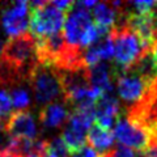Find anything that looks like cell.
<instances>
[{"label": "cell", "instance_id": "obj_17", "mask_svg": "<svg viewBox=\"0 0 157 157\" xmlns=\"http://www.w3.org/2000/svg\"><path fill=\"white\" fill-rule=\"evenodd\" d=\"M47 147L48 151L52 152L56 157H71L70 151H68L67 145L64 144V141L60 136L54 137L51 140H47Z\"/></svg>", "mask_w": 157, "mask_h": 157}, {"label": "cell", "instance_id": "obj_16", "mask_svg": "<svg viewBox=\"0 0 157 157\" xmlns=\"http://www.w3.org/2000/svg\"><path fill=\"white\" fill-rule=\"evenodd\" d=\"M12 114V101L9 93L0 88V130L4 128L7 119Z\"/></svg>", "mask_w": 157, "mask_h": 157}, {"label": "cell", "instance_id": "obj_6", "mask_svg": "<svg viewBox=\"0 0 157 157\" xmlns=\"http://www.w3.org/2000/svg\"><path fill=\"white\" fill-rule=\"evenodd\" d=\"M114 137L122 147L136 151H145L151 145V135L143 126L130 119L126 111L118 118L113 130Z\"/></svg>", "mask_w": 157, "mask_h": 157}, {"label": "cell", "instance_id": "obj_2", "mask_svg": "<svg viewBox=\"0 0 157 157\" xmlns=\"http://www.w3.org/2000/svg\"><path fill=\"white\" fill-rule=\"evenodd\" d=\"M110 38L114 45V64L121 71L134 66L147 51H149L137 34L126 25L115 26L110 32Z\"/></svg>", "mask_w": 157, "mask_h": 157}, {"label": "cell", "instance_id": "obj_11", "mask_svg": "<svg viewBox=\"0 0 157 157\" xmlns=\"http://www.w3.org/2000/svg\"><path fill=\"white\" fill-rule=\"evenodd\" d=\"M96 123L111 130L114 127L118 118L122 115V107L115 96L102 94L96 102Z\"/></svg>", "mask_w": 157, "mask_h": 157}, {"label": "cell", "instance_id": "obj_14", "mask_svg": "<svg viewBox=\"0 0 157 157\" xmlns=\"http://www.w3.org/2000/svg\"><path fill=\"white\" fill-rule=\"evenodd\" d=\"M68 118H70V111L64 105L59 102L43 106L39 111V122L43 127H47V128H56V127L66 124Z\"/></svg>", "mask_w": 157, "mask_h": 157}, {"label": "cell", "instance_id": "obj_1", "mask_svg": "<svg viewBox=\"0 0 157 157\" xmlns=\"http://www.w3.org/2000/svg\"><path fill=\"white\" fill-rule=\"evenodd\" d=\"M2 59L13 67L25 78L26 82H29V77L38 64L36 39L32 37L30 33L9 38L4 47Z\"/></svg>", "mask_w": 157, "mask_h": 157}, {"label": "cell", "instance_id": "obj_4", "mask_svg": "<svg viewBox=\"0 0 157 157\" xmlns=\"http://www.w3.org/2000/svg\"><path fill=\"white\" fill-rule=\"evenodd\" d=\"M66 21V12L59 11L51 3L37 9H30L29 16V32L34 39L47 38L62 33Z\"/></svg>", "mask_w": 157, "mask_h": 157}, {"label": "cell", "instance_id": "obj_13", "mask_svg": "<svg viewBox=\"0 0 157 157\" xmlns=\"http://www.w3.org/2000/svg\"><path fill=\"white\" fill-rule=\"evenodd\" d=\"M89 145L94 151H97L101 156L107 155L110 151H113V145H114V134L109 128L100 126L98 123H93V126L88 131L86 136Z\"/></svg>", "mask_w": 157, "mask_h": 157}, {"label": "cell", "instance_id": "obj_10", "mask_svg": "<svg viewBox=\"0 0 157 157\" xmlns=\"http://www.w3.org/2000/svg\"><path fill=\"white\" fill-rule=\"evenodd\" d=\"M121 70H118L114 63L101 62L98 64L88 68V77L93 88H97L102 92V94H111L114 92L113 81H115L117 75Z\"/></svg>", "mask_w": 157, "mask_h": 157}, {"label": "cell", "instance_id": "obj_5", "mask_svg": "<svg viewBox=\"0 0 157 157\" xmlns=\"http://www.w3.org/2000/svg\"><path fill=\"white\" fill-rule=\"evenodd\" d=\"M92 26V13L88 9L80 7L77 3H73V7L68 11L64 26H63V37L67 46L73 50L82 51V42Z\"/></svg>", "mask_w": 157, "mask_h": 157}, {"label": "cell", "instance_id": "obj_19", "mask_svg": "<svg viewBox=\"0 0 157 157\" xmlns=\"http://www.w3.org/2000/svg\"><path fill=\"white\" fill-rule=\"evenodd\" d=\"M151 52H152V56H153V59H155V62L157 63V39H156V42H155V45H153V47H152V50H151Z\"/></svg>", "mask_w": 157, "mask_h": 157}, {"label": "cell", "instance_id": "obj_3", "mask_svg": "<svg viewBox=\"0 0 157 157\" xmlns=\"http://www.w3.org/2000/svg\"><path fill=\"white\" fill-rule=\"evenodd\" d=\"M29 85L34 94L37 105L42 107L54 104L58 98L63 97V88L58 70L54 67L37 64L29 77Z\"/></svg>", "mask_w": 157, "mask_h": 157}, {"label": "cell", "instance_id": "obj_8", "mask_svg": "<svg viewBox=\"0 0 157 157\" xmlns=\"http://www.w3.org/2000/svg\"><path fill=\"white\" fill-rule=\"evenodd\" d=\"M30 8L28 2H14L2 11L3 32L8 38L28 33Z\"/></svg>", "mask_w": 157, "mask_h": 157}, {"label": "cell", "instance_id": "obj_18", "mask_svg": "<svg viewBox=\"0 0 157 157\" xmlns=\"http://www.w3.org/2000/svg\"><path fill=\"white\" fill-rule=\"evenodd\" d=\"M148 151H149V156L151 157H157V141H155V143H152L149 145Z\"/></svg>", "mask_w": 157, "mask_h": 157}, {"label": "cell", "instance_id": "obj_15", "mask_svg": "<svg viewBox=\"0 0 157 157\" xmlns=\"http://www.w3.org/2000/svg\"><path fill=\"white\" fill-rule=\"evenodd\" d=\"M12 101V106H14L17 110H26V107L30 105V94L26 88H24L22 85L14 86L9 92Z\"/></svg>", "mask_w": 157, "mask_h": 157}, {"label": "cell", "instance_id": "obj_9", "mask_svg": "<svg viewBox=\"0 0 157 157\" xmlns=\"http://www.w3.org/2000/svg\"><path fill=\"white\" fill-rule=\"evenodd\" d=\"M4 131L9 136L16 139H28L36 140L37 139V124L33 114L29 110H16L12 111L4 124Z\"/></svg>", "mask_w": 157, "mask_h": 157}, {"label": "cell", "instance_id": "obj_12", "mask_svg": "<svg viewBox=\"0 0 157 157\" xmlns=\"http://www.w3.org/2000/svg\"><path fill=\"white\" fill-rule=\"evenodd\" d=\"M122 2H100L92 9V17L94 18L96 25L113 30L119 20V7Z\"/></svg>", "mask_w": 157, "mask_h": 157}, {"label": "cell", "instance_id": "obj_7", "mask_svg": "<svg viewBox=\"0 0 157 157\" xmlns=\"http://www.w3.org/2000/svg\"><path fill=\"white\" fill-rule=\"evenodd\" d=\"M115 81L118 94L123 100V102H126L127 109L143 101L151 88L148 82L131 67L124 71H119L115 77Z\"/></svg>", "mask_w": 157, "mask_h": 157}]
</instances>
